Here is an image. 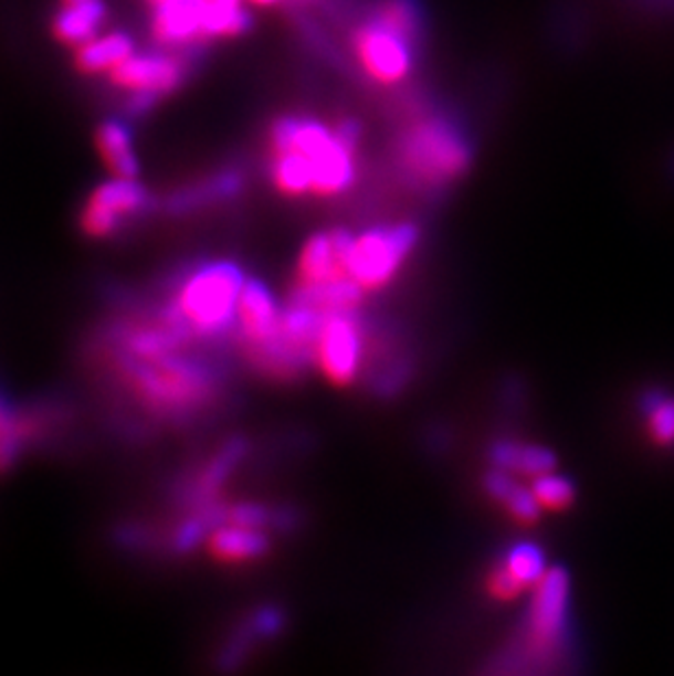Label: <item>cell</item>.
<instances>
[{
	"label": "cell",
	"mask_w": 674,
	"mask_h": 676,
	"mask_svg": "<svg viewBox=\"0 0 674 676\" xmlns=\"http://www.w3.org/2000/svg\"><path fill=\"white\" fill-rule=\"evenodd\" d=\"M270 178L287 198H336L357 178V129L285 116L270 129Z\"/></svg>",
	"instance_id": "cell-1"
},
{
	"label": "cell",
	"mask_w": 674,
	"mask_h": 676,
	"mask_svg": "<svg viewBox=\"0 0 674 676\" xmlns=\"http://www.w3.org/2000/svg\"><path fill=\"white\" fill-rule=\"evenodd\" d=\"M182 350L156 357L99 355L116 385L145 416L185 423L215 405L222 394V374L211 361Z\"/></svg>",
	"instance_id": "cell-2"
},
{
	"label": "cell",
	"mask_w": 674,
	"mask_h": 676,
	"mask_svg": "<svg viewBox=\"0 0 674 676\" xmlns=\"http://www.w3.org/2000/svg\"><path fill=\"white\" fill-rule=\"evenodd\" d=\"M243 285V274L234 263H202L193 272L182 274L165 309L193 339L224 338L236 325Z\"/></svg>",
	"instance_id": "cell-3"
},
{
	"label": "cell",
	"mask_w": 674,
	"mask_h": 676,
	"mask_svg": "<svg viewBox=\"0 0 674 676\" xmlns=\"http://www.w3.org/2000/svg\"><path fill=\"white\" fill-rule=\"evenodd\" d=\"M397 165L414 187L445 189L471 165V147L445 116H419L397 138Z\"/></svg>",
	"instance_id": "cell-4"
},
{
	"label": "cell",
	"mask_w": 674,
	"mask_h": 676,
	"mask_svg": "<svg viewBox=\"0 0 674 676\" xmlns=\"http://www.w3.org/2000/svg\"><path fill=\"white\" fill-rule=\"evenodd\" d=\"M569 613V578L561 567H552L535 584L519 653L526 664L548 668L565 651Z\"/></svg>",
	"instance_id": "cell-5"
},
{
	"label": "cell",
	"mask_w": 674,
	"mask_h": 676,
	"mask_svg": "<svg viewBox=\"0 0 674 676\" xmlns=\"http://www.w3.org/2000/svg\"><path fill=\"white\" fill-rule=\"evenodd\" d=\"M417 241L419 232L412 224L377 225L352 234L346 272L364 292H377L399 274Z\"/></svg>",
	"instance_id": "cell-6"
},
{
	"label": "cell",
	"mask_w": 674,
	"mask_h": 676,
	"mask_svg": "<svg viewBox=\"0 0 674 676\" xmlns=\"http://www.w3.org/2000/svg\"><path fill=\"white\" fill-rule=\"evenodd\" d=\"M414 42L366 20L350 33V51L361 75L377 86H399L414 68Z\"/></svg>",
	"instance_id": "cell-7"
},
{
	"label": "cell",
	"mask_w": 674,
	"mask_h": 676,
	"mask_svg": "<svg viewBox=\"0 0 674 676\" xmlns=\"http://www.w3.org/2000/svg\"><path fill=\"white\" fill-rule=\"evenodd\" d=\"M368 350L366 329L357 311L329 314L323 320L314 346V363L337 385H348L357 379Z\"/></svg>",
	"instance_id": "cell-8"
},
{
	"label": "cell",
	"mask_w": 674,
	"mask_h": 676,
	"mask_svg": "<svg viewBox=\"0 0 674 676\" xmlns=\"http://www.w3.org/2000/svg\"><path fill=\"white\" fill-rule=\"evenodd\" d=\"M147 204L149 196L140 184L127 178H114L113 182H106L91 193L80 218L82 230L95 239L113 236L127 218L143 213Z\"/></svg>",
	"instance_id": "cell-9"
},
{
	"label": "cell",
	"mask_w": 674,
	"mask_h": 676,
	"mask_svg": "<svg viewBox=\"0 0 674 676\" xmlns=\"http://www.w3.org/2000/svg\"><path fill=\"white\" fill-rule=\"evenodd\" d=\"M185 80L180 60L165 55H131L110 71V82L131 95L149 97L151 102L176 91Z\"/></svg>",
	"instance_id": "cell-10"
},
{
	"label": "cell",
	"mask_w": 674,
	"mask_h": 676,
	"mask_svg": "<svg viewBox=\"0 0 674 676\" xmlns=\"http://www.w3.org/2000/svg\"><path fill=\"white\" fill-rule=\"evenodd\" d=\"M283 309H278L272 292L259 281H245L239 309H236V336L243 350L263 346L281 331Z\"/></svg>",
	"instance_id": "cell-11"
},
{
	"label": "cell",
	"mask_w": 674,
	"mask_h": 676,
	"mask_svg": "<svg viewBox=\"0 0 674 676\" xmlns=\"http://www.w3.org/2000/svg\"><path fill=\"white\" fill-rule=\"evenodd\" d=\"M352 234L346 230H327L307 239L298 256V283L296 285H316L329 283L348 276L346 254ZM350 278V276H348Z\"/></svg>",
	"instance_id": "cell-12"
},
{
	"label": "cell",
	"mask_w": 674,
	"mask_h": 676,
	"mask_svg": "<svg viewBox=\"0 0 674 676\" xmlns=\"http://www.w3.org/2000/svg\"><path fill=\"white\" fill-rule=\"evenodd\" d=\"M154 40L162 46H185L204 40L202 2L200 0H169L156 7L151 20Z\"/></svg>",
	"instance_id": "cell-13"
},
{
	"label": "cell",
	"mask_w": 674,
	"mask_h": 676,
	"mask_svg": "<svg viewBox=\"0 0 674 676\" xmlns=\"http://www.w3.org/2000/svg\"><path fill=\"white\" fill-rule=\"evenodd\" d=\"M104 18L106 4L102 0H60L53 33L62 44L82 46L99 33Z\"/></svg>",
	"instance_id": "cell-14"
},
{
	"label": "cell",
	"mask_w": 674,
	"mask_h": 676,
	"mask_svg": "<svg viewBox=\"0 0 674 676\" xmlns=\"http://www.w3.org/2000/svg\"><path fill=\"white\" fill-rule=\"evenodd\" d=\"M364 289L348 276L329 281V283H316V285H296L289 303L316 309L323 316L329 314H344V311H357L364 300Z\"/></svg>",
	"instance_id": "cell-15"
},
{
	"label": "cell",
	"mask_w": 674,
	"mask_h": 676,
	"mask_svg": "<svg viewBox=\"0 0 674 676\" xmlns=\"http://www.w3.org/2000/svg\"><path fill=\"white\" fill-rule=\"evenodd\" d=\"M209 548L211 554L222 563H248L270 550V539L265 530L224 524L213 530Z\"/></svg>",
	"instance_id": "cell-16"
},
{
	"label": "cell",
	"mask_w": 674,
	"mask_h": 676,
	"mask_svg": "<svg viewBox=\"0 0 674 676\" xmlns=\"http://www.w3.org/2000/svg\"><path fill=\"white\" fill-rule=\"evenodd\" d=\"M245 451H248V445L241 439L230 441L228 445H224L220 453L204 466V471L187 486V501L193 508L213 504L225 479L232 475L236 464L243 460Z\"/></svg>",
	"instance_id": "cell-17"
},
{
	"label": "cell",
	"mask_w": 674,
	"mask_h": 676,
	"mask_svg": "<svg viewBox=\"0 0 674 676\" xmlns=\"http://www.w3.org/2000/svg\"><path fill=\"white\" fill-rule=\"evenodd\" d=\"M488 457L495 468H504L508 473L515 471L528 477L552 473L557 466V457L552 451L517 441H497L488 451Z\"/></svg>",
	"instance_id": "cell-18"
},
{
	"label": "cell",
	"mask_w": 674,
	"mask_h": 676,
	"mask_svg": "<svg viewBox=\"0 0 674 676\" xmlns=\"http://www.w3.org/2000/svg\"><path fill=\"white\" fill-rule=\"evenodd\" d=\"M131 55H134V44L125 33L95 35L86 44L77 46L75 66L86 75L110 73Z\"/></svg>",
	"instance_id": "cell-19"
},
{
	"label": "cell",
	"mask_w": 674,
	"mask_h": 676,
	"mask_svg": "<svg viewBox=\"0 0 674 676\" xmlns=\"http://www.w3.org/2000/svg\"><path fill=\"white\" fill-rule=\"evenodd\" d=\"M95 140L99 156L114 178L134 180L138 176V160L127 127H123L118 120H108L97 129Z\"/></svg>",
	"instance_id": "cell-20"
},
{
	"label": "cell",
	"mask_w": 674,
	"mask_h": 676,
	"mask_svg": "<svg viewBox=\"0 0 674 676\" xmlns=\"http://www.w3.org/2000/svg\"><path fill=\"white\" fill-rule=\"evenodd\" d=\"M640 410L646 416L651 439L662 445H674V397L662 388H651L640 399Z\"/></svg>",
	"instance_id": "cell-21"
},
{
	"label": "cell",
	"mask_w": 674,
	"mask_h": 676,
	"mask_svg": "<svg viewBox=\"0 0 674 676\" xmlns=\"http://www.w3.org/2000/svg\"><path fill=\"white\" fill-rule=\"evenodd\" d=\"M370 20L412 40L414 44L421 35V15L412 0H377Z\"/></svg>",
	"instance_id": "cell-22"
},
{
	"label": "cell",
	"mask_w": 674,
	"mask_h": 676,
	"mask_svg": "<svg viewBox=\"0 0 674 676\" xmlns=\"http://www.w3.org/2000/svg\"><path fill=\"white\" fill-rule=\"evenodd\" d=\"M499 567L524 589H528L530 584L535 587L548 571L544 552L533 543L515 546Z\"/></svg>",
	"instance_id": "cell-23"
},
{
	"label": "cell",
	"mask_w": 674,
	"mask_h": 676,
	"mask_svg": "<svg viewBox=\"0 0 674 676\" xmlns=\"http://www.w3.org/2000/svg\"><path fill=\"white\" fill-rule=\"evenodd\" d=\"M241 187V180L234 176V173H224V176H218L196 189H187L182 193H178L173 200H171V209L176 213H187L191 209H198L200 204H207V202H213V200H224L234 196V191Z\"/></svg>",
	"instance_id": "cell-24"
},
{
	"label": "cell",
	"mask_w": 674,
	"mask_h": 676,
	"mask_svg": "<svg viewBox=\"0 0 674 676\" xmlns=\"http://www.w3.org/2000/svg\"><path fill=\"white\" fill-rule=\"evenodd\" d=\"M533 493H535L539 506L548 508V510H562L573 501L571 482L565 479L561 475H555V471L535 477Z\"/></svg>",
	"instance_id": "cell-25"
},
{
	"label": "cell",
	"mask_w": 674,
	"mask_h": 676,
	"mask_svg": "<svg viewBox=\"0 0 674 676\" xmlns=\"http://www.w3.org/2000/svg\"><path fill=\"white\" fill-rule=\"evenodd\" d=\"M502 504L508 508V513H510L515 519L528 521V524H530V521H537V519H539V513H541V506H539L535 493L528 490V488H524V486H519V484L510 490V495H508Z\"/></svg>",
	"instance_id": "cell-26"
},
{
	"label": "cell",
	"mask_w": 674,
	"mask_h": 676,
	"mask_svg": "<svg viewBox=\"0 0 674 676\" xmlns=\"http://www.w3.org/2000/svg\"><path fill=\"white\" fill-rule=\"evenodd\" d=\"M287 2H294V4H312L316 0H287Z\"/></svg>",
	"instance_id": "cell-27"
},
{
	"label": "cell",
	"mask_w": 674,
	"mask_h": 676,
	"mask_svg": "<svg viewBox=\"0 0 674 676\" xmlns=\"http://www.w3.org/2000/svg\"><path fill=\"white\" fill-rule=\"evenodd\" d=\"M154 7H158V4H165V2H169V0H149Z\"/></svg>",
	"instance_id": "cell-28"
}]
</instances>
